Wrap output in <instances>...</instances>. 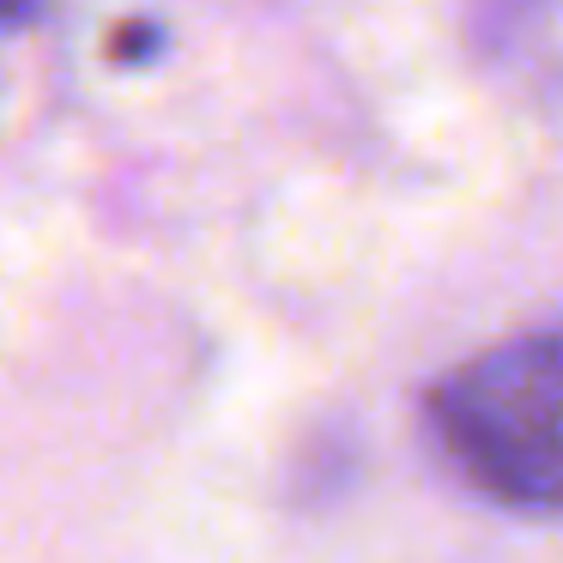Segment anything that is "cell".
<instances>
[{"instance_id": "2", "label": "cell", "mask_w": 563, "mask_h": 563, "mask_svg": "<svg viewBox=\"0 0 563 563\" xmlns=\"http://www.w3.org/2000/svg\"><path fill=\"white\" fill-rule=\"evenodd\" d=\"M43 0H0V31H13V25H25L31 13H37Z\"/></svg>"}, {"instance_id": "1", "label": "cell", "mask_w": 563, "mask_h": 563, "mask_svg": "<svg viewBox=\"0 0 563 563\" xmlns=\"http://www.w3.org/2000/svg\"><path fill=\"white\" fill-rule=\"evenodd\" d=\"M430 430L485 497L551 515L563 503V340L539 328L442 376L430 388Z\"/></svg>"}]
</instances>
